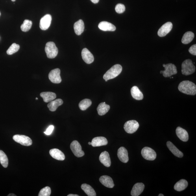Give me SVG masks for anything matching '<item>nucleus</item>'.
<instances>
[{"instance_id": "obj_8", "label": "nucleus", "mask_w": 196, "mask_h": 196, "mask_svg": "<svg viewBox=\"0 0 196 196\" xmlns=\"http://www.w3.org/2000/svg\"><path fill=\"white\" fill-rule=\"evenodd\" d=\"M71 149L75 156L77 157H81L84 155V152L82 150L80 144L77 141H74L71 144Z\"/></svg>"}, {"instance_id": "obj_47", "label": "nucleus", "mask_w": 196, "mask_h": 196, "mask_svg": "<svg viewBox=\"0 0 196 196\" xmlns=\"http://www.w3.org/2000/svg\"><path fill=\"white\" fill-rule=\"evenodd\" d=\"M36 100H38V98H36Z\"/></svg>"}, {"instance_id": "obj_32", "label": "nucleus", "mask_w": 196, "mask_h": 196, "mask_svg": "<svg viewBox=\"0 0 196 196\" xmlns=\"http://www.w3.org/2000/svg\"><path fill=\"white\" fill-rule=\"evenodd\" d=\"M8 159L5 153L0 150V163L4 168H7L8 166Z\"/></svg>"}, {"instance_id": "obj_4", "label": "nucleus", "mask_w": 196, "mask_h": 196, "mask_svg": "<svg viewBox=\"0 0 196 196\" xmlns=\"http://www.w3.org/2000/svg\"><path fill=\"white\" fill-rule=\"evenodd\" d=\"M45 50L47 56L49 58H54L57 56L58 49L55 43L52 41L48 42L46 44Z\"/></svg>"}, {"instance_id": "obj_35", "label": "nucleus", "mask_w": 196, "mask_h": 196, "mask_svg": "<svg viewBox=\"0 0 196 196\" xmlns=\"http://www.w3.org/2000/svg\"><path fill=\"white\" fill-rule=\"evenodd\" d=\"M51 193V189L47 186L41 189L39 194V196H49Z\"/></svg>"}, {"instance_id": "obj_14", "label": "nucleus", "mask_w": 196, "mask_h": 196, "mask_svg": "<svg viewBox=\"0 0 196 196\" xmlns=\"http://www.w3.org/2000/svg\"><path fill=\"white\" fill-rule=\"evenodd\" d=\"M117 156L119 160L122 162L127 163L128 161V154L127 150L123 147H120L118 150Z\"/></svg>"}, {"instance_id": "obj_1", "label": "nucleus", "mask_w": 196, "mask_h": 196, "mask_svg": "<svg viewBox=\"0 0 196 196\" xmlns=\"http://www.w3.org/2000/svg\"><path fill=\"white\" fill-rule=\"evenodd\" d=\"M178 89L180 92L186 95H195L196 94V85L189 81H184L180 83Z\"/></svg>"}, {"instance_id": "obj_17", "label": "nucleus", "mask_w": 196, "mask_h": 196, "mask_svg": "<svg viewBox=\"0 0 196 196\" xmlns=\"http://www.w3.org/2000/svg\"><path fill=\"white\" fill-rule=\"evenodd\" d=\"M144 188L145 185L143 183H137L133 187L131 194L132 196H138L142 193Z\"/></svg>"}, {"instance_id": "obj_13", "label": "nucleus", "mask_w": 196, "mask_h": 196, "mask_svg": "<svg viewBox=\"0 0 196 196\" xmlns=\"http://www.w3.org/2000/svg\"><path fill=\"white\" fill-rule=\"evenodd\" d=\"M82 55L83 60L87 64H90L94 60V58L92 54L86 48H84L82 50Z\"/></svg>"}, {"instance_id": "obj_2", "label": "nucleus", "mask_w": 196, "mask_h": 196, "mask_svg": "<svg viewBox=\"0 0 196 196\" xmlns=\"http://www.w3.org/2000/svg\"><path fill=\"white\" fill-rule=\"evenodd\" d=\"M123 68L120 65L117 64L113 65L108 70L103 76V78L105 80L113 79L119 76L121 73Z\"/></svg>"}, {"instance_id": "obj_25", "label": "nucleus", "mask_w": 196, "mask_h": 196, "mask_svg": "<svg viewBox=\"0 0 196 196\" xmlns=\"http://www.w3.org/2000/svg\"><path fill=\"white\" fill-rule=\"evenodd\" d=\"M63 103V100L59 99L50 102V103L48 104L47 106L50 111L54 112L56 110L59 106L62 105Z\"/></svg>"}, {"instance_id": "obj_45", "label": "nucleus", "mask_w": 196, "mask_h": 196, "mask_svg": "<svg viewBox=\"0 0 196 196\" xmlns=\"http://www.w3.org/2000/svg\"><path fill=\"white\" fill-rule=\"evenodd\" d=\"M165 64H163V67H165Z\"/></svg>"}, {"instance_id": "obj_26", "label": "nucleus", "mask_w": 196, "mask_h": 196, "mask_svg": "<svg viewBox=\"0 0 196 196\" xmlns=\"http://www.w3.org/2000/svg\"><path fill=\"white\" fill-rule=\"evenodd\" d=\"M40 96L45 102L53 101L56 97V94L52 92H43L40 93Z\"/></svg>"}, {"instance_id": "obj_19", "label": "nucleus", "mask_w": 196, "mask_h": 196, "mask_svg": "<svg viewBox=\"0 0 196 196\" xmlns=\"http://www.w3.org/2000/svg\"><path fill=\"white\" fill-rule=\"evenodd\" d=\"M99 180L102 184L108 188H112L114 186L112 178L108 176H102L100 177Z\"/></svg>"}, {"instance_id": "obj_16", "label": "nucleus", "mask_w": 196, "mask_h": 196, "mask_svg": "<svg viewBox=\"0 0 196 196\" xmlns=\"http://www.w3.org/2000/svg\"><path fill=\"white\" fill-rule=\"evenodd\" d=\"M99 29L103 31H114L116 30V27L112 24L106 21H101L98 26Z\"/></svg>"}, {"instance_id": "obj_42", "label": "nucleus", "mask_w": 196, "mask_h": 196, "mask_svg": "<svg viewBox=\"0 0 196 196\" xmlns=\"http://www.w3.org/2000/svg\"><path fill=\"white\" fill-rule=\"evenodd\" d=\"M158 196H164V195H163V194H161L158 195Z\"/></svg>"}, {"instance_id": "obj_34", "label": "nucleus", "mask_w": 196, "mask_h": 196, "mask_svg": "<svg viewBox=\"0 0 196 196\" xmlns=\"http://www.w3.org/2000/svg\"><path fill=\"white\" fill-rule=\"evenodd\" d=\"M20 49V46L16 43H13L11 45L7 51V53L8 55H12L18 51Z\"/></svg>"}, {"instance_id": "obj_11", "label": "nucleus", "mask_w": 196, "mask_h": 196, "mask_svg": "<svg viewBox=\"0 0 196 196\" xmlns=\"http://www.w3.org/2000/svg\"><path fill=\"white\" fill-rule=\"evenodd\" d=\"M173 28V24L170 22H167L161 27L158 30V35L159 36L164 37L171 31Z\"/></svg>"}, {"instance_id": "obj_6", "label": "nucleus", "mask_w": 196, "mask_h": 196, "mask_svg": "<svg viewBox=\"0 0 196 196\" xmlns=\"http://www.w3.org/2000/svg\"><path fill=\"white\" fill-rule=\"evenodd\" d=\"M141 154L144 158L149 161L155 160L156 156L155 151L152 148L147 147L143 148L142 150Z\"/></svg>"}, {"instance_id": "obj_24", "label": "nucleus", "mask_w": 196, "mask_h": 196, "mask_svg": "<svg viewBox=\"0 0 196 196\" xmlns=\"http://www.w3.org/2000/svg\"><path fill=\"white\" fill-rule=\"evenodd\" d=\"M84 24L82 20L80 19L74 24V29L76 35H80L84 30Z\"/></svg>"}, {"instance_id": "obj_29", "label": "nucleus", "mask_w": 196, "mask_h": 196, "mask_svg": "<svg viewBox=\"0 0 196 196\" xmlns=\"http://www.w3.org/2000/svg\"><path fill=\"white\" fill-rule=\"evenodd\" d=\"M81 188L87 195L88 196H96V194L94 189L90 185L86 184H83L82 185Z\"/></svg>"}, {"instance_id": "obj_15", "label": "nucleus", "mask_w": 196, "mask_h": 196, "mask_svg": "<svg viewBox=\"0 0 196 196\" xmlns=\"http://www.w3.org/2000/svg\"><path fill=\"white\" fill-rule=\"evenodd\" d=\"M99 160L100 162L105 166L106 167L110 166L111 163L110 159V155L107 152L104 151L100 154Z\"/></svg>"}, {"instance_id": "obj_38", "label": "nucleus", "mask_w": 196, "mask_h": 196, "mask_svg": "<svg viewBox=\"0 0 196 196\" xmlns=\"http://www.w3.org/2000/svg\"><path fill=\"white\" fill-rule=\"evenodd\" d=\"M189 52L194 55H196V45L194 44L189 48Z\"/></svg>"}, {"instance_id": "obj_20", "label": "nucleus", "mask_w": 196, "mask_h": 196, "mask_svg": "<svg viewBox=\"0 0 196 196\" xmlns=\"http://www.w3.org/2000/svg\"><path fill=\"white\" fill-rule=\"evenodd\" d=\"M50 155L54 159L59 161H63L65 160V156L64 153L57 149H52L49 151Z\"/></svg>"}, {"instance_id": "obj_40", "label": "nucleus", "mask_w": 196, "mask_h": 196, "mask_svg": "<svg viewBox=\"0 0 196 196\" xmlns=\"http://www.w3.org/2000/svg\"><path fill=\"white\" fill-rule=\"evenodd\" d=\"M68 196H79V195L77 194H70L67 195Z\"/></svg>"}, {"instance_id": "obj_43", "label": "nucleus", "mask_w": 196, "mask_h": 196, "mask_svg": "<svg viewBox=\"0 0 196 196\" xmlns=\"http://www.w3.org/2000/svg\"><path fill=\"white\" fill-rule=\"evenodd\" d=\"M88 144L89 145H91V142H88Z\"/></svg>"}, {"instance_id": "obj_37", "label": "nucleus", "mask_w": 196, "mask_h": 196, "mask_svg": "<svg viewBox=\"0 0 196 196\" xmlns=\"http://www.w3.org/2000/svg\"><path fill=\"white\" fill-rule=\"evenodd\" d=\"M54 128V126L53 125H50L48 127L46 130V131L44 132V133L47 135H50L51 134Z\"/></svg>"}, {"instance_id": "obj_18", "label": "nucleus", "mask_w": 196, "mask_h": 196, "mask_svg": "<svg viewBox=\"0 0 196 196\" xmlns=\"http://www.w3.org/2000/svg\"><path fill=\"white\" fill-rule=\"evenodd\" d=\"M108 141L105 137H98L93 138L91 141V145L93 147H100L107 145Z\"/></svg>"}, {"instance_id": "obj_7", "label": "nucleus", "mask_w": 196, "mask_h": 196, "mask_svg": "<svg viewBox=\"0 0 196 196\" xmlns=\"http://www.w3.org/2000/svg\"><path fill=\"white\" fill-rule=\"evenodd\" d=\"M13 139L16 142L21 144L22 145L30 146L32 144L31 139L25 135H15L13 136Z\"/></svg>"}, {"instance_id": "obj_44", "label": "nucleus", "mask_w": 196, "mask_h": 196, "mask_svg": "<svg viewBox=\"0 0 196 196\" xmlns=\"http://www.w3.org/2000/svg\"><path fill=\"white\" fill-rule=\"evenodd\" d=\"M161 74L162 73V71H161L160 72Z\"/></svg>"}, {"instance_id": "obj_39", "label": "nucleus", "mask_w": 196, "mask_h": 196, "mask_svg": "<svg viewBox=\"0 0 196 196\" xmlns=\"http://www.w3.org/2000/svg\"><path fill=\"white\" fill-rule=\"evenodd\" d=\"M93 3L96 4L99 2V0H91Z\"/></svg>"}, {"instance_id": "obj_27", "label": "nucleus", "mask_w": 196, "mask_h": 196, "mask_svg": "<svg viewBox=\"0 0 196 196\" xmlns=\"http://www.w3.org/2000/svg\"><path fill=\"white\" fill-rule=\"evenodd\" d=\"M110 109V106L105 104V102L99 104L97 108V111L100 115H103L107 113Z\"/></svg>"}, {"instance_id": "obj_5", "label": "nucleus", "mask_w": 196, "mask_h": 196, "mask_svg": "<svg viewBox=\"0 0 196 196\" xmlns=\"http://www.w3.org/2000/svg\"><path fill=\"white\" fill-rule=\"evenodd\" d=\"M139 127L138 122L134 120L126 122L124 125V130L129 134L133 133L138 130Z\"/></svg>"}, {"instance_id": "obj_33", "label": "nucleus", "mask_w": 196, "mask_h": 196, "mask_svg": "<svg viewBox=\"0 0 196 196\" xmlns=\"http://www.w3.org/2000/svg\"><path fill=\"white\" fill-rule=\"evenodd\" d=\"M32 24L31 21L28 20H25L21 26V29L22 31L25 32L28 31L31 28Z\"/></svg>"}, {"instance_id": "obj_9", "label": "nucleus", "mask_w": 196, "mask_h": 196, "mask_svg": "<svg viewBox=\"0 0 196 196\" xmlns=\"http://www.w3.org/2000/svg\"><path fill=\"white\" fill-rule=\"evenodd\" d=\"M60 74V70L59 69L56 68L52 70L49 74V80L53 83H60L62 80Z\"/></svg>"}, {"instance_id": "obj_30", "label": "nucleus", "mask_w": 196, "mask_h": 196, "mask_svg": "<svg viewBox=\"0 0 196 196\" xmlns=\"http://www.w3.org/2000/svg\"><path fill=\"white\" fill-rule=\"evenodd\" d=\"M194 38V34L191 31L187 32L184 34L182 37V42L184 44H188L193 40Z\"/></svg>"}, {"instance_id": "obj_10", "label": "nucleus", "mask_w": 196, "mask_h": 196, "mask_svg": "<svg viewBox=\"0 0 196 196\" xmlns=\"http://www.w3.org/2000/svg\"><path fill=\"white\" fill-rule=\"evenodd\" d=\"M165 71H162L163 75L165 77H170L177 73V69L175 65L171 63L165 64Z\"/></svg>"}, {"instance_id": "obj_3", "label": "nucleus", "mask_w": 196, "mask_h": 196, "mask_svg": "<svg viewBox=\"0 0 196 196\" xmlns=\"http://www.w3.org/2000/svg\"><path fill=\"white\" fill-rule=\"evenodd\" d=\"M195 71V67L191 60L187 59L182 63V73L183 75H190L194 72Z\"/></svg>"}, {"instance_id": "obj_48", "label": "nucleus", "mask_w": 196, "mask_h": 196, "mask_svg": "<svg viewBox=\"0 0 196 196\" xmlns=\"http://www.w3.org/2000/svg\"><path fill=\"white\" fill-rule=\"evenodd\" d=\"M0 15H1V12H0Z\"/></svg>"}, {"instance_id": "obj_46", "label": "nucleus", "mask_w": 196, "mask_h": 196, "mask_svg": "<svg viewBox=\"0 0 196 196\" xmlns=\"http://www.w3.org/2000/svg\"><path fill=\"white\" fill-rule=\"evenodd\" d=\"M12 2H14L15 1V0H12Z\"/></svg>"}, {"instance_id": "obj_41", "label": "nucleus", "mask_w": 196, "mask_h": 196, "mask_svg": "<svg viewBox=\"0 0 196 196\" xmlns=\"http://www.w3.org/2000/svg\"><path fill=\"white\" fill-rule=\"evenodd\" d=\"M8 196H16V195H15V194H9L8 195Z\"/></svg>"}, {"instance_id": "obj_22", "label": "nucleus", "mask_w": 196, "mask_h": 196, "mask_svg": "<svg viewBox=\"0 0 196 196\" xmlns=\"http://www.w3.org/2000/svg\"><path fill=\"white\" fill-rule=\"evenodd\" d=\"M166 144L168 148L174 156L179 158H182L184 156V154L182 152L176 147L170 141H168Z\"/></svg>"}, {"instance_id": "obj_12", "label": "nucleus", "mask_w": 196, "mask_h": 196, "mask_svg": "<svg viewBox=\"0 0 196 196\" xmlns=\"http://www.w3.org/2000/svg\"><path fill=\"white\" fill-rule=\"evenodd\" d=\"M52 16L49 14H47L41 18L40 22V27L41 30H46L48 29L51 25Z\"/></svg>"}, {"instance_id": "obj_23", "label": "nucleus", "mask_w": 196, "mask_h": 196, "mask_svg": "<svg viewBox=\"0 0 196 196\" xmlns=\"http://www.w3.org/2000/svg\"><path fill=\"white\" fill-rule=\"evenodd\" d=\"M131 93L132 97L135 99L141 100L143 99V93L137 86H133L131 89Z\"/></svg>"}, {"instance_id": "obj_28", "label": "nucleus", "mask_w": 196, "mask_h": 196, "mask_svg": "<svg viewBox=\"0 0 196 196\" xmlns=\"http://www.w3.org/2000/svg\"><path fill=\"white\" fill-rule=\"evenodd\" d=\"M188 182L185 180H181L179 181L174 185V189L178 191H181L184 190L188 186Z\"/></svg>"}, {"instance_id": "obj_21", "label": "nucleus", "mask_w": 196, "mask_h": 196, "mask_svg": "<svg viewBox=\"0 0 196 196\" xmlns=\"http://www.w3.org/2000/svg\"><path fill=\"white\" fill-rule=\"evenodd\" d=\"M176 133L177 137L181 140L187 142L189 139V135L187 131L180 127L176 128Z\"/></svg>"}, {"instance_id": "obj_36", "label": "nucleus", "mask_w": 196, "mask_h": 196, "mask_svg": "<svg viewBox=\"0 0 196 196\" xmlns=\"http://www.w3.org/2000/svg\"><path fill=\"white\" fill-rule=\"evenodd\" d=\"M115 12L119 14H122L125 12V6L123 4L119 3L117 4L115 7Z\"/></svg>"}, {"instance_id": "obj_31", "label": "nucleus", "mask_w": 196, "mask_h": 196, "mask_svg": "<svg viewBox=\"0 0 196 196\" xmlns=\"http://www.w3.org/2000/svg\"><path fill=\"white\" fill-rule=\"evenodd\" d=\"M91 103L92 102L90 99H85L80 102L78 106L81 110H85L91 106Z\"/></svg>"}]
</instances>
